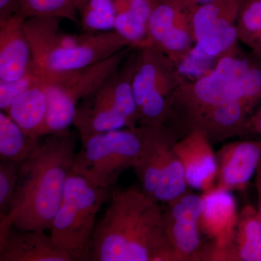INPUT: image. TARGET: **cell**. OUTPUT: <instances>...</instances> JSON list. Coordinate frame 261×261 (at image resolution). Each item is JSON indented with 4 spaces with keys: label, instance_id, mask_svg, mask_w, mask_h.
<instances>
[{
    "label": "cell",
    "instance_id": "6da1fadb",
    "mask_svg": "<svg viewBox=\"0 0 261 261\" xmlns=\"http://www.w3.org/2000/svg\"><path fill=\"white\" fill-rule=\"evenodd\" d=\"M89 260L175 261L159 202L135 186L112 190L94 230Z\"/></svg>",
    "mask_w": 261,
    "mask_h": 261
},
{
    "label": "cell",
    "instance_id": "7a4b0ae2",
    "mask_svg": "<svg viewBox=\"0 0 261 261\" xmlns=\"http://www.w3.org/2000/svg\"><path fill=\"white\" fill-rule=\"evenodd\" d=\"M76 134H51L20 164L18 184L8 214L0 216V234L10 228L50 229L73 171Z\"/></svg>",
    "mask_w": 261,
    "mask_h": 261
},
{
    "label": "cell",
    "instance_id": "3957f363",
    "mask_svg": "<svg viewBox=\"0 0 261 261\" xmlns=\"http://www.w3.org/2000/svg\"><path fill=\"white\" fill-rule=\"evenodd\" d=\"M241 104L261 106V57L239 46L216 61L205 74L185 80L173 92L167 118L184 121L211 108Z\"/></svg>",
    "mask_w": 261,
    "mask_h": 261
},
{
    "label": "cell",
    "instance_id": "277c9868",
    "mask_svg": "<svg viewBox=\"0 0 261 261\" xmlns=\"http://www.w3.org/2000/svg\"><path fill=\"white\" fill-rule=\"evenodd\" d=\"M61 20L34 17L23 22L32 51L31 68L46 85L130 47L116 31L67 34L61 29Z\"/></svg>",
    "mask_w": 261,
    "mask_h": 261
},
{
    "label": "cell",
    "instance_id": "5b68a950",
    "mask_svg": "<svg viewBox=\"0 0 261 261\" xmlns=\"http://www.w3.org/2000/svg\"><path fill=\"white\" fill-rule=\"evenodd\" d=\"M130 51L121 66L77 106L73 126L80 136L139 126L132 88L137 50Z\"/></svg>",
    "mask_w": 261,
    "mask_h": 261
},
{
    "label": "cell",
    "instance_id": "8992f818",
    "mask_svg": "<svg viewBox=\"0 0 261 261\" xmlns=\"http://www.w3.org/2000/svg\"><path fill=\"white\" fill-rule=\"evenodd\" d=\"M111 190L95 186L72 171L50 227V237L75 261L89 260L97 216Z\"/></svg>",
    "mask_w": 261,
    "mask_h": 261
},
{
    "label": "cell",
    "instance_id": "52a82bcc",
    "mask_svg": "<svg viewBox=\"0 0 261 261\" xmlns=\"http://www.w3.org/2000/svg\"><path fill=\"white\" fill-rule=\"evenodd\" d=\"M80 137L73 171L102 188L111 190L122 173L135 168L142 150L140 126Z\"/></svg>",
    "mask_w": 261,
    "mask_h": 261
},
{
    "label": "cell",
    "instance_id": "ba28073f",
    "mask_svg": "<svg viewBox=\"0 0 261 261\" xmlns=\"http://www.w3.org/2000/svg\"><path fill=\"white\" fill-rule=\"evenodd\" d=\"M132 88L139 126L165 124L173 92L185 81L176 65L164 53L151 47L137 48Z\"/></svg>",
    "mask_w": 261,
    "mask_h": 261
},
{
    "label": "cell",
    "instance_id": "9c48e42d",
    "mask_svg": "<svg viewBox=\"0 0 261 261\" xmlns=\"http://www.w3.org/2000/svg\"><path fill=\"white\" fill-rule=\"evenodd\" d=\"M133 49L127 47L107 59L65 74L49 85L45 84L47 114L43 137L69 129L79 102L114 73Z\"/></svg>",
    "mask_w": 261,
    "mask_h": 261
},
{
    "label": "cell",
    "instance_id": "30bf717a",
    "mask_svg": "<svg viewBox=\"0 0 261 261\" xmlns=\"http://www.w3.org/2000/svg\"><path fill=\"white\" fill-rule=\"evenodd\" d=\"M245 1L214 0L196 8L195 45L185 61L202 67L238 47V20Z\"/></svg>",
    "mask_w": 261,
    "mask_h": 261
},
{
    "label": "cell",
    "instance_id": "8fae6325",
    "mask_svg": "<svg viewBox=\"0 0 261 261\" xmlns=\"http://www.w3.org/2000/svg\"><path fill=\"white\" fill-rule=\"evenodd\" d=\"M194 10L184 0H157L149 18L147 39L142 47L157 49L179 65L195 45Z\"/></svg>",
    "mask_w": 261,
    "mask_h": 261
},
{
    "label": "cell",
    "instance_id": "7c38bea8",
    "mask_svg": "<svg viewBox=\"0 0 261 261\" xmlns=\"http://www.w3.org/2000/svg\"><path fill=\"white\" fill-rule=\"evenodd\" d=\"M166 205L165 222L175 261L205 260L209 243L205 245L202 238V196L187 191Z\"/></svg>",
    "mask_w": 261,
    "mask_h": 261
},
{
    "label": "cell",
    "instance_id": "4fadbf2b",
    "mask_svg": "<svg viewBox=\"0 0 261 261\" xmlns=\"http://www.w3.org/2000/svg\"><path fill=\"white\" fill-rule=\"evenodd\" d=\"M204 208L200 226L203 235L211 240L207 260L216 261L232 237L238 214L231 191L215 186L202 195Z\"/></svg>",
    "mask_w": 261,
    "mask_h": 261
},
{
    "label": "cell",
    "instance_id": "5bb4252c",
    "mask_svg": "<svg viewBox=\"0 0 261 261\" xmlns=\"http://www.w3.org/2000/svg\"><path fill=\"white\" fill-rule=\"evenodd\" d=\"M140 126L142 147L140 158L133 168L142 191L153 199L161 182L168 154L177 142V135L166 124Z\"/></svg>",
    "mask_w": 261,
    "mask_h": 261
},
{
    "label": "cell",
    "instance_id": "9a60e30c",
    "mask_svg": "<svg viewBox=\"0 0 261 261\" xmlns=\"http://www.w3.org/2000/svg\"><path fill=\"white\" fill-rule=\"evenodd\" d=\"M189 187L203 192L216 186L218 161L213 145L202 130L194 129L175 144Z\"/></svg>",
    "mask_w": 261,
    "mask_h": 261
},
{
    "label": "cell",
    "instance_id": "2e32d148",
    "mask_svg": "<svg viewBox=\"0 0 261 261\" xmlns=\"http://www.w3.org/2000/svg\"><path fill=\"white\" fill-rule=\"evenodd\" d=\"M0 261H75L44 230L10 228L0 234Z\"/></svg>",
    "mask_w": 261,
    "mask_h": 261
},
{
    "label": "cell",
    "instance_id": "e0dca14e",
    "mask_svg": "<svg viewBox=\"0 0 261 261\" xmlns=\"http://www.w3.org/2000/svg\"><path fill=\"white\" fill-rule=\"evenodd\" d=\"M216 187L243 190L255 174L261 159V141H238L226 144L216 153Z\"/></svg>",
    "mask_w": 261,
    "mask_h": 261
},
{
    "label": "cell",
    "instance_id": "ac0fdd59",
    "mask_svg": "<svg viewBox=\"0 0 261 261\" xmlns=\"http://www.w3.org/2000/svg\"><path fill=\"white\" fill-rule=\"evenodd\" d=\"M20 15L0 20V81L13 82L30 69L32 51Z\"/></svg>",
    "mask_w": 261,
    "mask_h": 261
},
{
    "label": "cell",
    "instance_id": "d6986e66",
    "mask_svg": "<svg viewBox=\"0 0 261 261\" xmlns=\"http://www.w3.org/2000/svg\"><path fill=\"white\" fill-rule=\"evenodd\" d=\"M216 261H261V221L257 209L247 205L239 213L231 241Z\"/></svg>",
    "mask_w": 261,
    "mask_h": 261
},
{
    "label": "cell",
    "instance_id": "ffe728a7",
    "mask_svg": "<svg viewBox=\"0 0 261 261\" xmlns=\"http://www.w3.org/2000/svg\"><path fill=\"white\" fill-rule=\"evenodd\" d=\"M34 140L43 137L47 114V87L40 81L13 101L6 112Z\"/></svg>",
    "mask_w": 261,
    "mask_h": 261
},
{
    "label": "cell",
    "instance_id": "44dd1931",
    "mask_svg": "<svg viewBox=\"0 0 261 261\" xmlns=\"http://www.w3.org/2000/svg\"><path fill=\"white\" fill-rule=\"evenodd\" d=\"M116 17L115 31L130 47L142 48L147 37L149 18L157 0H113Z\"/></svg>",
    "mask_w": 261,
    "mask_h": 261
},
{
    "label": "cell",
    "instance_id": "7402d4cb",
    "mask_svg": "<svg viewBox=\"0 0 261 261\" xmlns=\"http://www.w3.org/2000/svg\"><path fill=\"white\" fill-rule=\"evenodd\" d=\"M5 111H0V159L4 162L21 163L39 145Z\"/></svg>",
    "mask_w": 261,
    "mask_h": 261
},
{
    "label": "cell",
    "instance_id": "603a6c76",
    "mask_svg": "<svg viewBox=\"0 0 261 261\" xmlns=\"http://www.w3.org/2000/svg\"><path fill=\"white\" fill-rule=\"evenodd\" d=\"M239 42L261 57V0H245L238 20Z\"/></svg>",
    "mask_w": 261,
    "mask_h": 261
},
{
    "label": "cell",
    "instance_id": "cb8c5ba5",
    "mask_svg": "<svg viewBox=\"0 0 261 261\" xmlns=\"http://www.w3.org/2000/svg\"><path fill=\"white\" fill-rule=\"evenodd\" d=\"M80 13V24L87 32L115 31L116 13L113 0H88Z\"/></svg>",
    "mask_w": 261,
    "mask_h": 261
},
{
    "label": "cell",
    "instance_id": "d4e9b609",
    "mask_svg": "<svg viewBox=\"0 0 261 261\" xmlns=\"http://www.w3.org/2000/svg\"><path fill=\"white\" fill-rule=\"evenodd\" d=\"M78 13L73 0H21L20 15L25 19L47 17L80 23Z\"/></svg>",
    "mask_w": 261,
    "mask_h": 261
},
{
    "label": "cell",
    "instance_id": "484cf974",
    "mask_svg": "<svg viewBox=\"0 0 261 261\" xmlns=\"http://www.w3.org/2000/svg\"><path fill=\"white\" fill-rule=\"evenodd\" d=\"M20 163H0V216L8 214L13 204Z\"/></svg>",
    "mask_w": 261,
    "mask_h": 261
},
{
    "label": "cell",
    "instance_id": "4316f807",
    "mask_svg": "<svg viewBox=\"0 0 261 261\" xmlns=\"http://www.w3.org/2000/svg\"><path fill=\"white\" fill-rule=\"evenodd\" d=\"M39 80L32 68L23 76L13 82L0 81V109L6 112L13 101Z\"/></svg>",
    "mask_w": 261,
    "mask_h": 261
},
{
    "label": "cell",
    "instance_id": "83f0119b",
    "mask_svg": "<svg viewBox=\"0 0 261 261\" xmlns=\"http://www.w3.org/2000/svg\"><path fill=\"white\" fill-rule=\"evenodd\" d=\"M21 0H0V20L20 15Z\"/></svg>",
    "mask_w": 261,
    "mask_h": 261
},
{
    "label": "cell",
    "instance_id": "f1b7e54d",
    "mask_svg": "<svg viewBox=\"0 0 261 261\" xmlns=\"http://www.w3.org/2000/svg\"><path fill=\"white\" fill-rule=\"evenodd\" d=\"M250 128L251 133L261 135V106L254 111L250 118Z\"/></svg>",
    "mask_w": 261,
    "mask_h": 261
},
{
    "label": "cell",
    "instance_id": "f546056e",
    "mask_svg": "<svg viewBox=\"0 0 261 261\" xmlns=\"http://www.w3.org/2000/svg\"><path fill=\"white\" fill-rule=\"evenodd\" d=\"M255 187H256V191L257 195V212H258L259 217L261 221V159L260 162L257 166L256 172L255 174Z\"/></svg>",
    "mask_w": 261,
    "mask_h": 261
},
{
    "label": "cell",
    "instance_id": "4dcf8cb0",
    "mask_svg": "<svg viewBox=\"0 0 261 261\" xmlns=\"http://www.w3.org/2000/svg\"><path fill=\"white\" fill-rule=\"evenodd\" d=\"M185 1L186 2L187 4L190 5L192 8L195 9L197 7L207 4V3H211L214 0H185Z\"/></svg>",
    "mask_w": 261,
    "mask_h": 261
},
{
    "label": "cell",
    "instance_id": "1f68e13d",
    "mask_svg": "<svg viewBox=\"0 0 261 261\" xmlns=\"http://www.w3.org/2000/svg\"><path fill=\"white\" fill-rule=\"evenodd\" d=\"M74 1L75 7H76L77 10H78L79 13L84 8V5L87 4L88 0H73Z\"/></svg>",
    "mask_w": 261,
    "mask_h": 261
},
{
    "label": "cell",
    "instance_id": "d6a6232c",
    "mask_svg": "<svg viewBox=\"0 0 261 261\" xmlns=\"http://www.w3.org/2000/svg\"><path fill=\"white\" fill-rule=\"evenodd\" d=\"M158 1H176V0H158Z\"/></svg>",
    "mask_w": 261,
    "mask_h": 261
}]
</instances>
